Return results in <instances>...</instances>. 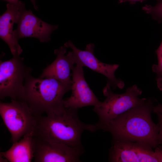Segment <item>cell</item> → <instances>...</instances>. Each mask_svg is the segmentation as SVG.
<instances>
[{"label": "cell", "mask_w": 162, "mask_h": 162, "mask_svg": "<svg viewBox=\"0 0 162 162\" xmlns=\"http://www.w3.org/2000/svg\"><path fill=\"white\" fill-rule=\"evenodd\" d=\"M106 98L94 106V111L97 114L99 121L97 125L108 124L120 114L135 106L144 104L147 99L139 97L142 91L136 85L127 88L122 94L114 93L107 81L103 89Z\"/></svg>", "instance_id": "obj_4"}, {"label": "cell", "mask_w": 162, "mask_h": 162, "mask_svg": "<svg viewBox=\"0 0 162 162\" xmlns=\"http://www.w3.org/2000/svg\"><path fill=\"white\" fill-rule=\"evenodd\" d=\"M154 152L158 162H162V146L159 145L155 148Z\"/></svg>", "instance_id": "obj_18"}, {"label": "cell", "mask_w": 162, "mask_h": 162, "mask_svg": "<svg viewBox=\"0 0 162 162\" xmlns=\"http://www.w3.org/2000/svg\"><path fill=\"white\" fill-rule=\"evenodd\" d=\"M32 145L35 162H80L84 149L49 141L33 135Z\"/></svg>", "instance_id": "obj_7"}, {"label": "cell", "mask_w": 162, "mask_h": 162, "mask_svg": "<svg viewBox=\"0 0 162 162\" xmlns=\"http://www.w3.org/2000/svg\"><path fill=\"white\" fill-rule=\"evenodd\" d=\"M8 3L17 6L21 8H25V4L19 0H4Z\"/></svg>", "instance_id": "obj_19"}, {"label": "cell", "mask_w": 162, "mask_h": 162, "mask_svg": "<svg viewBox=\"0 0 162 162\" xmlns=\"http://www.w3.org/2000/svg\"><path fill=\"white\" fill-rule=\"evenodd\" d=\"M71 96L63 99L67 108L78 109L82 107L98 105L100 102L90 88L84 76L83 67L76 64L72 70Z\"/></svg>", "instance_id": "obj_10"}, {"label": "cell", "mask_w": 162, "mask_h": 162, "mask_svg": "<svg viewBox=\"0 0 162 162\" xmlns=\"http://www.w3.org/2000/svg\"><path fill=\"white\" fill-rule=\"evenodd\" d=\"M71 89L55 79L36 78L30 74L25 83L24 100L34 116L49 115L65 107L63 97Z\"/></svg>", "instance_id": "obj_3"}, {"label": "cell", "mask_w": 162, "mask_h": 162, "mask_svg": "<svg viewBox=\"0 0 162 162\" xmlns=\"http://www.w3.org/2000/svg\"><path fill=\"white\" fill-rule=\"evenodd\" d=\"M67 48L64 45L54 50L56 58L43 70L39 78H53L71 88L70 72L75 63L72 51L65 54Z\"/></svg>", "instance_id": "obj_12"}, {"label": "cell", "mask_w": 162, "mask_h": 162, "mask_svg": "<svg viewBox=\"0 0 162 162\" xmlns=\"http://www.w3.org/2000/svg\"><path fill=\"white\" fill-rule=\"evenodd\" d=\"M30 1L32 2V3L33 4V5L34 7V8L36 10H38V6H37L35 0H30Z\"/></svg>", "instance_id": "obj_23"}, {"label": "cell", "mask_w": 162, "mask_h": 162, "mask_svg": "<svg viewBox=\"0 0 162 162\" xmlns=\"http://www.w3.org/2000/svg\"><path fill=\"white\" fill-rule=\"evenodd\" d=\"M156 80L158 88L162 92V77H157Z\"/></svg>", "instance_id": "obj_22"}, {"label": "cell", "mask_w": 162, "mask_h": 162, "mask_svg": "<svg viewBox=\"0 0 162 162\" xmlns=\"http://www.w3.org/2000/svg\"><path fill=\"white\" fill-rule=\"evenodd\" d=\"M78 109L65 107L53 113L35 116L33 135L49 141L83 149L82 132L97 130L95 124H86L80 119Z\"/></svg>", "instance_id": "obj_2"}, {"label": "cell", "mask_w": 162, "mask_h": 162, "mask_svg": "<svg viewBox=\"0 0 162 162\" xmlns=\"http://www.w3.org/2000/svg\"><path fill=\"white\" fill-rule=\"evenodd\" d=\"M153 106L151 100L147 99L144 104L120 114L107 124H95L97 130L110 132L112 140L139 142L155 148L159 145V128L152 118Z\"/></svg>", "instance_id": "obj_1"}, {"label": "cell", "mask_w": 162, "mask_h": 162, "mask_svg": "<svg viewBox=\"0 0 162 162\" xmlns=\"http://www.w3.org/2000/svg\"><path fill=\"white\" fill-rule=\"evenodd\" d=\"M16 28L14 31L15 38H24L38 39L41 42L50 40L52 33L57 29V25L49 24L34 15L31 10L24 9L22 11Z\"/></svg>", "instance_id": "obj_11"}, {"label": "cell", "mask_w": 162, "mask_h": 162, "mask_svg": "<svg viewBox=\"0 0 162 162\" xmlns=\"http://www.w3.org/2000/svg\"><path fill=\"white\" fill-rule=\"evenodd\" d=\"M158 117L159 126V132L158 136V140L159 145H161L162 146V115L158 114H157Z\"/></svg>", "instance_id": "obj_17"}, {"label": "cell", "mask_w": 162, "mask_h": 162, "mask_svg": "<svg viewBox=\"0 0 162 162\" xmlns=\"http://www.w3.org/2000/svg\"><path fill=\"white\" fill-rule=\"evenodd\" d=\"M32 69L26 66L23 58L16 55L0 61V98L24 100L26 80Z\"/></svg>", "instance_id": "obj_5"}, {"label": "cell", "mask_w": 162, "mask_h": 162, "mask_svg": "<svg viewBox=\"0 0 162 162\" xmlns=\"http://www.w3.org/2000/svg\"></svg>", "instance_id": "obj_24"}, {"label": "cell", "mask_w": 162, "mask_h": 162, "mask_svg": "<svg viewBox=\"0 0 162 162\" xmlns=\"http://www.w3.org/2000/svg\"><path fill=\"white\" fill-rule=\"evenodd\" d=\"M154 5L146 4L142 8L147 14L150 15L152 18L158 22H162V0H156Z\"/></svg>", "instance_id": "obj_15"}, {"label": "cell", "mask_w": 162, "mask_h": 162, "mask_svg": "<svg viewBox=\"0 0 162 162\" xmlns=\"http://www.w3.org/2000/svg\"><path fill=\"white\" fill-rule=\"evenodd\" d=\"M6 8L5 11L0 17V37L8 45L13 56L20 55L22 50L14 37L13 26L18 23L22 11L25 8H21L8 3Z\"/></svg>", "instance_id": "obj_13"}, {"label": "cell", "mask_w": 162, "mask_h": 162, "mask_svg": "<svg viewBox=\"0 0 162 162\" xmlns=\"http://www.w3.org/2000/svg\"><path fill=\"white\" fill-rule=\"evenodd\" d=\"M109 160L112 162H158L149 146L124 140H112Z\"/></svg>", "instance_id": "obj_9"}, {"label": "cell", "mask_w": 162, "mask_h": 162, "mask_svg": "<svg viewBox=\"0 0 162 162\" xmlns=\"http://www.w3.org/2000/svg\"><path fill=\"white\" fill-rule=\"evenodd\" d=\"M33 131L28 133L0 156L10 162H31L34 158L32 139Z\"/></svg>", "instance_id": "obj_14"}, {"label": "cell", "mask_w": 162, "mask_h": 162, "mask_svg": "<svg viewBox=\"0 0 162 162\" xmlns=\"http://www.w3.org/2000/svg\"><path fill=\"white\" fill-rule=\"evenodd\" d=\"M64 45L72 50V53L75 63L82 67H86L91 70L101 74L107 79L111 88L114 89L116 88L122 89L124 83L120 79L117 78L115 72L119 65L117 64H110L100 61L94 56V45L91 43L87 44L85 50L77 48L70 40L66 42Z\"/></svg>", "instance_id": "obj_8"}, {"label": "cell", "mask_w": 162, "mask_h": 162, "mask_svg": "<svg viewBox=\"0 0 162 162\" xmlns=\"http://www.w3.org/2000/svg\"><path fill=\"white\" fill-rule=\"evenodd\" d=\"M155 52L157 57L158 64L152 65V71L156 74L157 77H162V40Z\"/></svg>", "instance_id": "obj_16"}, {"label": "cell", "mask_w": 162, "mask_h": 162, "mask_svg": "<svg viewBox=\"0 0 162 162\" xmlns=\"http://www.w3.org/2000/svg\"><path fill=\"white\" fill-rule=\"evenodd\" d=\"M0 114L11 134L13 143L33 131L35 116L25 101L11 99L9 103L0 102Z\"/></svg>", "instance_id": "obj_6"}, {"label": "cell", "mask_w": 162, "mask_h": 162, "mask_svg": "<svg viewBox=\"0 0 162 162\" xmlns=\"http://www.w3.org/2000/svg\"><path fill=\"white\" fill-rule=\"evenodd\" d=\"M146 0H118V2L120 3L126 2H129L131 4H134L137 2H142Z\"/></svg>", "instance_id": "obj_21"}, {"label": "cell", "mask_w": 162, "mask_h": 162, "mask_svg": "<svg viewBox=\"0 0 162 162\" xmlns=\"http://www.w3.org/2000/svg\"><path fill=\"white\" fill-rule=\"evenodd\" d=\"M153 111L156 114L162 115V104H159L156 106H154Z\"/></svg>", "instance_id": "obj_20"}]
</instances>
